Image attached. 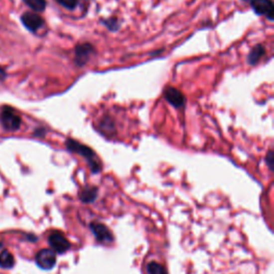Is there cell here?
Masks as SVG:
<instances>
[{
    "mask_svg": "<svg viewBox=\"0 0 274 274\" xmlns=\"http://www.w3.org/2000/svg\"><path fill=\"white\" fill-rule=\"evenodd\" d=\"M66 146L68 148V150H70L71 152H75V153H78L79 155H82L84 157L87 158V160L89 161V164L91 166V170L92 172H99L100 169H101V166L99 165V163H97L95 161V152L93 151L86 147L84 145H82V143H79L75 140H72V139H68L67 142H66Z\"/></svg>",
    "mask_w": 274,
    "mask_h": 274,
    "instance_id": "cell-1",
    "label": "cell"
},
{
    "mask_svg": "<svg viewBox=\"0 0 274 274\" xmlns=\"http://www.w3.org/2000/svg\"><path fill=\"white\" fill-rule=\"evenodd\" d=\"M0 121H1L3 129L9 132L17 131L21 125L20 117L10 107L3 108L1 114H0Z\"/></svg>",
    "mask_w": 274,
    "mask_h": 274,
    "instance_id": "cell-2",
    "label": "cell"
},
{
    "mask_svg": "<svg viewBox=\"0 0 274 274\" xmlns=\"http://www.w3.org/2000/svg\"><path fill=\"white\" fill-rule=\"evenodd\" d=\"M57 262L56 253L50 249H44L38 252L35 255V264L43 270H50L53 269Z\"/></svg>",
    "mask_w": 274,
    "mask_h": 274,
    "instance_id": "cell-3",
    "label": "cell"
},
{
    "mask_svg": "<svg viewBox=\"0 0 274 274\" xmlns=\"http://www.w3.org/2000/svg\"><path fill=\"white\" fill-rule=\"evenodd\" d=\"M48 243L55 253L63 254L70 250L71 244L61 233L54 232L48 237Z\"/></svg>",
    "mask_w": 274,
    "mask_h": 274,
    "instance_id": "cell-4",
    "label": "cell"
},
{
    "mask_svg": "<svg viewBox=\"0 0 274 274\" xmlns=\"http://www.w3.org/2000/svg\"><path fill=\"white\" fill-rule=\"evenodd\" d=\"M90 229H91L92 234L95 235L98 242L112 243L114 241V237L111 233V230L108 229L104 224L93 222L90 224Z\"/></svg>",
    "mask_w": 274,
    "mask_h": 274,
    "instance_id": "cell-5",
    "label": "cell"
},
{
    "mask_svg": "<svg viewBox=\"0 0 274 274\" xmlns=\"http://www.w3.org/2000/svg\"><path fill=\"white\" fill-rule=\"evenodd\" d=\"M21 23L29 31L35 32L44 24V20L37 13L26 12L21 15Z\"/></svg>",
    "mask_w": 274,
    "mask_h": 274,
    "instance_id": "cell-6",
    "label": "cell"
},
{
    "mask_svg": "<svg viewBox=\"0 0 274 274\" xmlns=\"http://www.w3.org/2000/svg\"><path fill=\"white\" fill-rule=\"evenodd\" d=\"M252 6L259 15H266L273 19V4L271 0H252Z\"/></svg>",
    "mask_w": 274,
    "mask_h": 274,
    "instance_id": "cell-7",
    "label": "cell"
},
{
    "mask_svg": "<svg viewBox=\"0 0 274 274\" xmlns=\"http://www.w3.org/2000/svg\"><path fill=\"white\" fill-rule=\"evenodd\" d=\"M93 53V48L90 44L78 45L75 49V62L78 66H84L88 61L91 54Z\"/></svg>",
    "mask_w": 274,
    "mask_h": 274,
    "instance_id": "cell-8",
    "label": "cell"
},
{
    "mask_svg": "<svg viewBox=\"0 0 274 274\" xmlns=\"http://www.w3.org/2000/svg\"><path fill=\"white\" fill-rule=\"evenodd\" d=\"M165 99L177 108L182 107L184 104L183 95L176 88H167L166 91H165Z\"/></svg>",
    "mask_w": 274,
    "mask_h": 274,
    "instance_id": "cell-9",
    "label": "cell"
},
{
    "mask_svg": "<svg viewBox=\"0 0 274 274\" xmlns=\"http://www.w3.org/2000/svg\"><path fill=\"white\" fill-rule=\"evenodd\" d=\"M98 196V189L95 186H87L79 194V198L83 201V203L89 204L95 201Z\"/></svg>",
    "mask_w": 274,
    "mask_h": 274,
    "instance_id": "cell-10",
    "label": "cell"
},
{
    "mask_svg": "<svg viewBox=\"0 0 274 274\" xmlns=\"http://www.w3.org/2000/svg\"><path fill=\"white\" fill-rule=\"evenodd\" d=\"M14 264H15L14 256L8 250H3L1 253H0V268L11 269L14 267Z\"/></svg>",
    "mask_w": 274,
    "mask_h": 274,
    "instance_id": "cell-11",
    "label": "cell"
},
{
    "mask_svg": "<svg viewBox=\"0 0 274 274\" xmlns=\"http://www.w3.org/2000/svg\"><path fill=\"white\" fill-rule=\"evenodd\" d=\"M24 2L34 12H43L46 8V0H24Z\"/></svg>",
    "mask_w": 274,
    "mask_h": 274,
    "instance_id": "cell-12",
    "label": "cell"
},
{
    "mask_svg": "<svg viewBox=\"0 0 274 274\" xmlns=\"http://www.w3.org/2000/svg\"><path fill=\"white\" fill-rule=\"evenodd\" d=\"M265 54V49L262 45H257L253 48V50H252L251 54L249 55V62L251 64H255L256 62L259 61V59L262 58V57L264 56Z\"/></svg>",
    "mask_w": 274,
    "mask_h": 274,
    "instance_id": "cell-13",
    "label": "cell"
},
{
    "mask_svg": "<svg viewBox=\"0 0 274 274\" xmlns=\"http://www.w3.org/2000/svg\"><path fill=\"white\" fill-rule=\"evenodd\" d=\"M147 271L149 274H168L166 268H165L164 266L154 262H151L148 264Z\"/></svg>",
    "mask_w": 274,
    "mask_h": 274,
    "instance_id": "cell-14",
    "label": "cell"
},
{
    "mask_svg": "<svg viewBox=\"0 0 274 274\" xmlns=\"http://www.w3.org/2000/svg\"><path fill=\"white\" fill-rule=\"evenodd\" d=\"M56 1L69 10H73L77 5V0H56Z\"/></svg>",
    "mask_w": 274,
    "mask_h": 274,
    "instance_id": "cell-15",
    "label": "cell"
},
{
    "mask_svg": "<svg viewBox=\"0 0 274 274\" xmlns=\"http://www.w3.org/2000/svg\"><path fill=\"white\" fill-rule=\"evenodd\" d=\"M266 162L267 164H268V166L271 170H273V163H274V157H273V152L272 151H270V152L268 153V155H267L266 157Z\"/></svg>",
    "mask_w": 274,
    "mask_h": 274,
    "instance_id": "cell-16",
    "label": "cell"
}]
</instances>
